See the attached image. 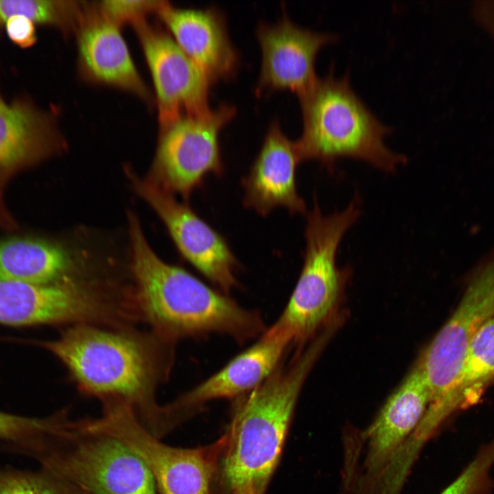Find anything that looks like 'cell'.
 <instances>
[{
  "label": "cell",
  "instance_id": "obj_1",
  "mask_svg": "<svg viewBox=\"0 0 494 494\" xmlns=\"http://www.w3.org/2000/svg\"><path fill=\"white\" fill-rule=\"evenodd\" d=\"M132 271L143 314L164 337L176 339L211 333L239 342L265 331L257 311L242 307L182 268L154 252L137 217L129 215Z\"/></svg>",
  "mask_w": 494,
  "mask_h": 494
},
{
  "label": "cell",
  "instance_id": "obj_2",
  "mask_svg": "<svg viewBox=\"0 0 494 494\" xmlns=\"http://www.w3.org/2000/svg\"><path fill=\"white\" fill-rule=\"evenodd\" d=\"M335 330L320 331L285 367H278L239 397L224 449L223 475L231 490L250 485L263 494L279 462L302 387Z\"/></svg>",
  "mask_w": 494,
  "mask_h": 494
},
{
  "label": "cell",
  "instance_id": "obj_3",
  "mask_svg": "<svg viewBox=\"0 0 494 494\" xmlns=\"http://www.w3.org/2000/svg\"><path fill=\"white\" fill-rule=\"evenodd\" d=\"M42 345L64 364L83 392L126 401L143 426L156 434L161 410L154 394L157 367L141 340L92 324H76Z\"/></svg>",
  "mask_w": 494,
  "mask_h": 494
},
{
  "label": "cell",
  "instance_id": "obj_4",
  "mask_svg": "<svg viewBox=\"0 0 494 494\" xmlns=\"http://www.w3.org/2000/svg\"><path fill=\"white\" fill-rule=\"evenodd\" d=\"M303 132L295 141L301 161H317L331 167L343 158L368 163L395 172L407 158L385 143L391 128L381 122L351 87L347 74L333 70L298 96Z\"/></svg>",
  "mask_w": 494,
  "mask_h": 494
},
{
  "label": "cell",
  "instance_id": "obj_5",
  "mask_svg": "<svg viewBox=\"0 0 494 494\" xmlns=\"http://www.w3.org/2000/svg\"><path fill=\"white\" fill-rule=\"evenodd\" d=\"M361 214L359 198L344 209L325 214L315 200L307 213L304 263L287 305L270 327L301 345L344 313L339 307L351 270L338 266L340 244Z\"/></svg>",
  "mask_w": 494,
  "mask_h": 494
},
{
  "label": "cell",
  "instance_id": "obj_6",
  "mask_svg": "<svg viewBox=\"0 0 494 494\" xmlns=\"http://www.w3.org/2000/svg\"><path fill=\"white\" fill-rule=\"evenodd\" d=\"M54 418L36 457L41 468L82 494H158L145 463L122 441L67 410Z\"/></svg>",
  "mask_w": 494,
  "mask_h": 494
},
{
  "label": "cell",
  "instance_id": "obj_7",
  "mask_svg": "<svg viewBox=\"0 0 494 494\" xmlns=\"http://www.w3.org/2000/svg\"><path fill=\"white\" fill-rule=\"evenodd\" d=\"M431 401L416 364L388 397L373 421L346 445L344 487L370 490L389 475L410 443Z\"/></svg>",
  "mask_w": 494,
  "mask_h": 494
},
{
  "label": "cell",
  "instance_id": "obj_8",
  "mask_svg": "<svg viewBox=\"0 0 494 494\" xmlns=\"http://www.w3.org/2000/svg\"><path fill=\"white\" fill-rule=\"evenodd\" d=\"M93 429L109 434L134 451L148 467L158 494H211V484L226 433L215 443L195 448L165 444L141 423L131 405L111 399L102 415L87 419Z\"/></svg>",
  "mask_w": 494,
  "mask_h": 494
},
{
  "label": "cell",
  "instance_id": "obj_9",
  "mask_svg": "<svg viewBox=\"0 0 494 494\" xmlns=\"http://www.w3.org/2000/svg\"><path fill=\"white\" fill-rule=\"evenodd\" d=\"M236 108L222 104L195 115H184L161 129L157 150L146 178L172 193L188 198L209 174H221L219 137Z\"/></svg>",
  "mask_w": 494,
  "mask_h": 494
},
{
  "label": "cell",
  "instance_id": "obj_10",
  "mask_svg": "<svg viewBox=\"0 0 494 494\" xmlns=\"http://www.w3.org/2000/svg\"><path fill=\"white\" fill-rule=\"evenodd\" d=\"M494 316V254L470 281L457 308L416 363L430 391L440 401L463 366L471 342Z\"/></svg>",
  "mask_w": 494,
  "mask_h": 494
},
{
  "label": "cell",
  "instance_id": "obj_11",
  "mask_svg": "<svg viewBox=\"0 0 494 494\" xmlns=\"http://www.w3.org/2000/svg\"><path fill=\"white\" fill-rule=\"evenodd\" d=\"M110 308L103 290L75 278L48 284L0 282V323L5 325L102 323Z\"/></svg>",
  "mask_w": 494,
  "mask_h": 494
},
{
  "label": "cell",
  "instance_id": "obj_12",
  "mask_svg": "<svg viewBox=\"0 0 494 494\" xmlns=\"http://www.w3.org/2000/svg\"><path fill=\"white\" fill-rule=\"evenodd\" d=\"M127 172L135 191L159 216L182 256L224 292L235 287L238 262L224 238L173 194Z\"/></svg>",
  "mask_w": 494,
  "mask_h": 494
},
{
  "label": "cell",
  "instance_id": "obj_13",
  "mask_svg": "<svg viewBox=\"0 0 494 494\" xmlns=\"http://www.w3.org/2000/svg\"><path fill=\"white\" fill-rule=\"evenodd\" d=\"M151 73L160 128L207 112L211 82L169 33L143 21L134 25Z\"/></svg>",
  "mask_w": 494,
  "mask_h": 494
},
{
  "label": "cell",
  "instance_id": "obj_14",
  "mask_svg": "<svg viewBox=\"0 0 494 494\" xmlns=\"http://www.w3.org/2000/svg\"><path fill=\"white\" fill-rule=\"evenodd\" d=\"M257 36L262 54L257 92L288 89L298 96L318 78V51L337 38L334 34L300 27L285 14L274 24L260 23Z\"/></svg>",
  "mask_w": 494,
  "mask_h": 494
},
{
  "label": "cell",
  "instance_id": "obj_15",
  "mask_svg": "<svg viewBox=\"0 0 494 494\" xmlns=\"http://www.w3.org/2000/svg\"><path fill=\"white\" fill-rule=\"evenodd\" d=\"M63 148L64 141L50 114L27 99L8 102L0 93V225L12 220L3 200L8 182Z\"/></svg>",
  "mask_w": 494,
  "mask_h": 494
},
{
  "label": "cell",
  "instance_id": "obj_16",
  "mask_svg": "<svg viewBox=\"0 0 494 494\" xmlns=\"http://www.w3.org/2000/svg\"><path fill=\"white\" fill-rule=\"evenodd\" d=\"M157 14L177 45L211 83L235 75L239 55L219 10L180 8L164 1Z\"/></svg>",
  "mask_w": 494,
  "mask_h": 494
},
{
  "label": "cell",
  "instance_id": "obj_17",
  "mask_svg": "<svg viewBox=\"0 0 494 494\" xmlns=\"http://www.w3.org/2000/svg\"><path fill=\"white\" fill-rule=\"evenodd\" d=\"M76 34L78 65L84 78L150 99L120 26L102 16L95 5H89Z\"/></svg>",
  "mask_w": 494,
  "mask_h": 494
},
{
  "label": "cell",
  "instance_id": "obj_18",
  "mask_svg": "<svg viewBox=\"0 0 494 494\" xmlns=\"http://www.w3.org/2000/svg\"><path fill=\"white\" fill-rule=\"evenodd\" d=\"M292 344L287 336L270 327L252 346L209 379L169 403V407L187 419L207 401L240 397L249 392L278 367L284 353Z\"/></svg>",
  "mask_w": 494,
  "mask_h": 494
},
{
  "label": "cell",
  "instance_id": "obj_19",
  "mask_svg": "<svg viewBox=\"0 0 494 494\" xmlns=\"http://www.w3.org/2000/svg\"><path fill=\"white\" fill-rule=\"evenodd\" d=\"M301 162L295 141L278 121L270 125L262 147L243 180L246 207L265 216L281 207L292 214H304L306 207L297 190L296 172Z\"/></svg>",
  "mask_w": 494,
  "mask_h": 494
},
{
  "label": "cell",
  "instance_id": "obj_20",
  "mask_svg": "<svg viewBox=\"0 0 494 494\" xmlns=\"http://www.w3.org/2000/svg\"><path fill=\"white\" fill-rule=\"evenodd\" d=\"M76 262L62 245L34 237L0 239V282L48 284L72 277Z\"/></svg>",
  "mask_w": 494,
  "mask_h": 494
},
{
  "label": "cell",
  "instance_id": "obj_21",
  "mask_svg": "<svg viewBox=\"0 0 494 494\" xmlns=\"http://www.w3.org/2000/svg\"><path fill=\"white\" fill-rule=\"evenodd\" d=\"M494 381V316L473 338L462 369L444 397L430 405V411L445 421L458 410L476 403Z\"/></svg>",
  "mask_w": 494,
  "mask_h": 494
},
{
  "label": "cell",
  "instance_id": "obj_22",
  "mask_svg": "<svg viewBox=\"0 0 494 494\" xmlns=\"http://www.w3.org/2000/svg\"><path fill=\"white\" fill-rule=\"evenodd\" d=\"M85 2L71 0H0V30L13 15H22L35 25L56 28L64 33L78 29L87 10Z\"/></svg>",
  "mask_w": 494,
  "mask_h": 494
},
{
  "label": "cell",
  "instance_id": "obj_23",
  "mask_svg": "<svg viewBox=\"0 0 494 494\" xmlns=\"http://www.w3.org/2000/svg\"><path fill=\"white\" fill-rule=\"evenodd\" d=\"M0 494H82L74 486L41 468L36 472L0 469Z\"/></svg>",
  "mask_w": 494,
  "mask_h": 494
},
{
  "label": "cell",
  "instance_id": "obj_24",
  "mask_svg": "<svg viewBox=\"0 0 494 494\" xmlns=\"http://www.w3.org/2000/svg\"><path fill=\"white\" fill-rule=\"evenodd\" d=\"M49 421V416L30 418L0 412V440L21 448L34 457L40 449Z\"/></svg>",
  "mask_w": 494,
  "mask_h": 494
},
{
  "label": "cell",
  "instance_id": "obj_25",
  "mask_svg": "<svg viewBox=\"0 0 494 494\" xmlns=\"http://www.w3.org/2000/svg\"><path fill=\"white\" fill-rule=\"evenodd\" d=\"M163 1L108 0L95 4L98 12L119 26L126 23L133 25L145 20L152 13H158Z\"/></svg>",
  "mask_w": 494,
  "mask_h": 494
},
{
  "label": "cell",
  "instance_id": "obj_26",
  "mask_svg": "<svg viewBox=\"0 0 494 494\" xmlns=\"http://www.w3.org/2000/svg\"><path fill=\"white\" fill-rule=\"evenodd\" d=\"M3 29L10 40L20 47H30L36 41V25L24 16L13 15L9 17Z\"/></svg>",
  "mask_w": 494,
  "mask_h": 494
},
{
  "label": "cell",
  "instance_id": "obj_27",
  "mask_svg": "<svg viewBox=\"0 0 494 494\" xmlns=\"http://www.w3.org/2000/svg\"><path fill=\"white\" fill-rule=\"evenodd\" d=\"M439 494H480V490L473 478L461 473Z\"/></svg>",
  "mask_w": 494,
  "mask_h": 494
},
{
  "label": "cell",
  "instance_id": "obj_28",
  "mask_svg": "<svg viewBox=\"0 0 494 494\" xmlns=\"http://www.w3.org/2000/svg\"><path fill=\"white\" fill-rule=\"evenodd\" d=\"M231 491V494H260L254 487L250 485L237 487Z\"/></svg>",
  "mask_w": 494,
  "mask_h": 494
}]
</instances>
